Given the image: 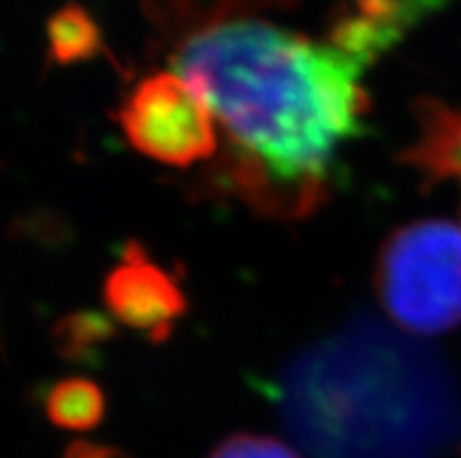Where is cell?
Segmentation results:
<instances>
[{
    "label": "cell",
    "instance_id": "2",
    "mask_svg": "<svg viewBox=\"0 0 461 458\" xmlns=\"http://www.w3.org/2000/svg\"><path fill=\"white\" fill-rule=\"evenodd\" d=\"M269 398L310 458H447L461 445L450 365L370 316L298 351Z\"/></svg>",
    "mask_w": 461,
    "mask_h": 458
},
{
    "label": "cell",
    "instance_id": "3",
    "mask_svg": "<svg viewBox=\"0 0 461 458\" xmlns=\"http://www.w3.org/2000/svg\"><path fill=\"white\" fill-rule=\"evenodd\" d=\"M377 295L412 335L461 325V222L427 218L386 238L375 272Z\"/></svg>",
    "mask_w": 461,
    "mask_h": 458
},
{
    "label": "cell",
    "instance_id": "4",
    "mask_svg": "<svg viewBox=\"0 0 461 458\" xmlns=\"http://www.w3.org/2000/svg\"><path fill=\"white\" fill-rule=\"evenodd\" d=\"M120 124L136 152L167 166H190L218 150L213 112L174 70L140 80L120 108Z\"/></svg>",
    "mask_w": 461,
    "mask_h": 458
},
{
    "label": "cell",
    "instance_id": "12",
    "mask_svg": "<svg viewBox=\"0 0 461 458\" xmlns=\"http://www.w3.org/2000/svg\"><path fill=\"white\" fill-rule=\"evenodd\" d=\"M64 458H127L115 447H101V445H92V442H73L66 449Z\"/></svg>",
    "mask_w": 461,
    "mask_h": 458
},
{
    "label": "cell",
    "instance_id": "8",
    "mask_svg": "<svg viewBox=\"0 0 461 458\" xmlns=\"http://www.w3.org/2000/svg\"><path fill=\"white\" fill-rule=\"evenodd\" d=\"M47 418L66 430H92L104 421L105 398L99 383L85 377L57 382L45 398Z\"/></svg>",
    "mask_w": 461,
    "mask_h": 458
},
{
    "label": "cell",
    "instance_id": "1",
    "mask_svg": "<svg viewBox=\"0 0 461 458\" xmlns=\"http://www.w3.org/2000/svg\"><path fill=\"white\" fill-rule=\"evenodd\" d=\"M174 73L228 131L222 178L272 213H307L328 166L368 112L366 68L323 35L312 40L256 17L183 38Z\"/></svg>",
    "mask_w": 461,
    "mask_h": 458
},
{
    "label": "cell",
    "instance_id": "11",
    "mask_svg": "<svg viewBox=\"0 0 461 458\" xmlns=\"http://www.w3.org/2000/svg\"><path fill=\"white\" fill-rule=\"evenodd\" d=\"M209 458H300L288 445L265 436H232Z\"/></svg>",
    "mask_w": 461,
    "mask_h": 458
},
{
    "label": "cell",
    "instance_id": "9",
    "mask_svg": "<svg viewBox=\"0 0 461 458\" xmlns=\"http://www.w3.org/2000/svg\"><path fill=\"white\" fill-rule=\"evenodd\" d=\"M50 42H52V61L57 64H76L89 58L99 49V35L77 10H66L50 23Z\"/></svg>",
    "mask_w": 461,
    "mask_h": 458
},
{
    "label": "cell",
    "instance_id": "6",
    "mask_svg": "<svg viewBox=\"0 0 461 458\" xmlns=\"http://www.w3.org/2000/svg\"><path fill=\"white\" fill-rule=\"evenodd\" d=\"M417 139L405 150V164L433 180L461 185V111L438 101L417 105Z\"/></svg>",
    "mask_w": 461,
    "mask_h": 458
},
{
    "label": "cell",
    "instance_id": "7",
    "mask_svg": "<svg viewBox=\"0 0 461 458\" xmlns=\"http://www.w3.org/2000/svg\"><path fill=\"white\" fill-rule=\"evenodd\" d=\"M275 3L288 0H146V7L159 23V29L178 35L183 40L216 23L253 17V12L265 10Z\"/></svg>",
    "mask_w": 461,
    "mask_h": 458
},
{
    "label": "cell",
    "instance_id": "5",
    "mask_svg": "<svg viewBox=\"0 0 461 458\" xmlns=\"http://www.w3.org/2000/svg\"><path fill=\"white\" fill-rule=\"evenodd\" d=\"M104 302L117 320L152 342H162L187 309L174 274L148 256L140 244H127L104 283Z\"/></svg>",
    "mask_w": 461,
    "mask_h": 458
},
{
    "label": "cell",
    "instance_id": "10",
    "mask_svg": "<svg viewBox=\"0 0 461 458\" xmlns=\"http://www.w3.org/2000/svg\"><path fill=\"white\" fill-rule=\"evenodd\" d=\"M105 325L108 323L94 313H73V316L61 320L54 330L59 351L68 358H77L92 344L99 342L101 337H105Z\"/></svg>",
    "mask_w": 461,
    "mask_h": 458
}]
</instances>
